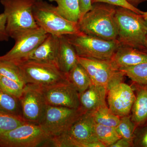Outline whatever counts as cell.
<instances>
[{
	"label": "cell",
	"mask_w": 147,
	"mask_h": 147,
	"mask_svg": "<svg viewBox=\"0 0 147 147\" xmlns=\"http://www.w3.org/2000/svg\"><path fill=\"white\" fill-rule=\"evenodd\" d=\"M116 8L115 6L105 3L93 4L91 9L78 22L80 31L105 40L117 39Z\"/></svg>",
	"instance_id": "obj_1"
},
{
	"label": "cell",
	"mask_w": 147,
	"mask_h": 147,
	"mask_svg": "<svg viewBox=\"0 0 147 147\" xmlns=\"http://www.w3.org/2000/svg\"><path fill=\"white\" fill-rule=\"evenodd\" d=\"M55 2L60 14L65 18L72 22L78 23L80 18L79 0H48Z\"/></svg>",
	"instance_id": "obj_21"
},
{
	"label": "cell",
	"mask_w": 147,
	"mask_h": 147,
	"mask_svg": "<svg viewBox=\"0 0 147 147\" xmlns=\"http://www.w3.org/2000/svg\"><path fill=\"white\" fill-rule=\"evenodd\" d=\"M0 113L23 119L19 98L0 90Z\"/></svg>",
	"instance_id": "obj_22"
},
{
	"label": "cell",
	"mask_w": 147,
	"mask_h": 147,
	"mask_svg": "<svg viewBox=\"0 0 147 147\" xmlns=\"http://www.w3.org/2000/svg\"><path fill=\"white\" fill-rule=\"evenodd\" d=\"M80 109L47 105L39 125L50 138L66 133L81 116Z\"/></svg>",
	"instance_id": "obj_7"
},
{
	"label": "cell",
	"mask_w": 147,
	"mask_h": 147,
	"mask_svg": "<svg viewBox=\"0 0 147 147\" xmlns=\"http://www.w3.org/2000/svg\"><path fill=\"white\" fill-rule=\"evenodd\" d=\"M39 124L26 123L0 136V147H35L50 139Z\"/></svg>",
	"instance_id": "obj_8"
},
{
	"label": "cell",
	"mask_w": 147,
	"mask_h": 147,
	"mask_svg": "<svg viewBox=\"0 0 147 147\" xmlns=\"http://www.w3.org/2000/svg\"><path fill=\"white\" fill-rule=\"evenodd\" d=\"M145 45L146 48V50L145 51V52H146V53H147V34L146 36V39H145Z\"/></svg>",
	"instance_id": "obj_37"
},
{
	"label": "cell",
	"mask_w": 147,
	"mask_h": 147,
	"mask_svg": "<svg viewBox=\"0 0 147 147\" xmlns=\"http://www.w3.org/2000/svg\"><path fill=\"white\" fill-rule=\"evenodd\" d=\"M107 94L109 108L112 113L120 117L130 115L136 98L130 86L121 82L109 89Z\"/></svg>",
	"instance_id": "obj_13"
},
{
	"label": "cell",
	"mask_w": 147,
	"mask_h": 147,
	"mask_svg": "<svg viewBox=\"0 0 147 147\" xmlns=\"http://www.w3.org/2000/svg\"><path fill=\"white\" fill-rule=\"evenodd\" d=\"M36 0H1L6 17V30L13 39L22 33L38 28L33 8Z\"/></svg>",
	"instance_id": "obj_4"
},
{
	"label": "cell",
	"mask_w": 147,
	"mask_h": 147,
	"mask_svg": "<svg viewBox=\"0 0 147 147\" xmlns=\"http://www.w3.org/2000/svg\"><path fill=\"white\" fill-rule=\"evenodd\" d=\"M115 20L118 29L117 40L121 45L145 52L147 21L142 14L128 9L117 7Z\"/></svg>",
	"instance_id": "obj_2"
},
{
	"label": "cell",
	"mask_w": 147,
	"mask_h": 147,
	"mask_svg": "<svg viewBox=\"0 0 147 147\" xmlns=\"http://www.w3.org/2000/svg\"><path fill=\"white\" fill-rule=\"evenodd\" d=\"M133 83L147 86V63L119 69Z\"/></svg>",
	"instance_id": "obj_23"
},
{
	"label": "cell",
	"mask_w": 147,
	"mask_h": 147,
	"mask_svg": "<svg viewBox=\"0 0 147 147\" xmlns=\"http://www.w3.org/2000/svg\"><path fill=\"white\" fill-rule=\"evenodd\" d=\"M26 123L21 118L0 113V136Z\"/></svg>",
	"instance_id": "obj_28"
},
{
	"label": "cell",
	"mask_w": 147,
	"mask_h": 147,
	"mask_svg": "<svg viewBox=\"0 0 147 147\" xmlns=\"http://www.w3.org/2000/svg\"><path fill=\"white\" fill-rule=\"evenodd\" d=\"M65 36L81 57L110 60L121 45L117 39L105 40L82 32Z\"/></svg>",
	"instance_id": "obj_6"
},
{
	"label": "cell",
	"mask_w": 147,
	"mask_h": 147,
	"mask_svg": "<svg viewBox=\"0 0 147 147\" xmlns=\"http://www.w3.org/2000/svg\"><path fill=\"white\" fill-rule=\"evenodd\" d=\"M78 62L85 69L92 83L104 86L108 90L116 84L123 82L125 76L121 71L116 69L110 60L81 57Z\"/></svg>",
	"instance_id": "obj_9"
},
{
	"label": "cell",
	"mask_w": 147,
	"mask_h": 147,
	"mask_svg": "<svg viewBox=\"0 0 147 147\" xmlns=\"http://www.w3.org/2000/svg\"><path fill=\"white\" fill-rule=\"evenodd\" d=\"M133 147L131 143L126 139L121 138L115 143L111 145L110 147Z\"/></svg>",
	"instance_id": "obj_34"
},
{
	"label": "cell",
	"mask_w": 147,
	"mask_h": 147,
	"mask_svg": "<svg viewBox=\"0 0 147 147\" xmlns=\"http://www.w3.org/2000/svg\"><path fill=\"white\" fill-rule=\"evenodd\" d=\"M117 69L147 63V53L139 49L121 45L110 60Z\"/></svg>",
	"instance_id": "obj_17"
},
{
	"label": "cell",
	"mask_w": 147,
	"mask_h": 147,
	"mask_svg": "<svg viewBox=\"0 0 147 147\" xmlns=\"http://www.w3.org/2000/svg\"><path fill=\"white\" fill-rule=\"evenodd\" d=\"M78 56L65 35L59 36L57 64L61 71L67 74L79 63Z\"/></svg>",
	"instance_id": "obj_19"
},
{
	"label": "cell",
	"mask_w": 147,
	"mask_h": 147,
	"mask_svg": "<svg viewBox=\"0 0 147 147\" xmlns=\"http://www.w3.org/2000/svg\"><path fill=\"white\" fill-rule=\"evenodd\" d=\"M33 13L38 26L47 33L57 36L82 33L78 23L69 21L60 14L57 6L43 0H36Z\"/></svg>",
	"instance_id": "obj_3"
},
{
	"label": "cell",
	"mask_w": 147,
	"mask_h": 147,
	"mask_svg": "<svg viewBox=\"0 0 147 147\" xmlns=\"http://www.w3.org/2000/svg\"><path fill=\"white\" fill-rule=\"evenodd\" d=\"M9 36L6 30V17L4 13L0 14V41H7Z\"/></svg>",
	"instance_id": "obj_32"
},
{
	"label": "cell",
	"mask_w": 147,
	"mask_h": 147,
	"mask_svg": "<svg viewBox=\"0 0 147 147\" xmlns=\"http://www.w3.org/2000/svg\"><path fill=\"white\" fill-rule=\"evenodd\" d=\"M90 113L96 123L98 124L116 127L120 121V117L112 113L107 106Z\"/></svg>",
	"instance_id": "obj_24"
},
{
	"label": "cell",
	"mask_w": 147,
	"mask_h": 147,
	"mask_svg": "<svg viewBox=\"0 0 147 147\" xmlns=\"http://www.w3.org/2000/svg\"><path fill=\"white\" fill-rule=\"evenodd\" d=\"M66 75L68 81L73 84L79 94L86 91L92 84L86 70L79 63Z\"/></svg>",
	"instance_id": "obj_20"
},
{
	"label": "cell",
	"mask_w": 147,
	"mask_h": 147,
	"mask_svg": "<svg viewBox=\"0 0 147 147\" xmlns=\"http://www.w3.org/2000/svg\"><path fill=\"white\" fill-rule=\"evenodd\" d=\"M116 128L121 138L126 139L133 146V140L136 127L131 120L130 115L121 117L119 123Z\"/></svg>",
	"instance_id": "obj_27"
},
{
	"label": "cell",
	"mask_w": 147,
	"mask_h": 147,
	"mask_svg": "<svg viewBox=\"0 0 147 147\" xmlns=\"http://www.w3.org/2000/svg\"><path fill=\"white\" fill-rule=\"evenodd\" d=\"M0 74L18 82L24 87L27 85L21 69L12 61L0 59Z\"/></svg>",
	"instance_id": "obj_25"
},
{
	"label": "cell",
	"mask_w": 147,
	"mask_h": 147,
	"mask_svg": "<svg viewBox=\"0 0 147 147\" xmlns=\"http://www.w3.org/2000/svg\"><path fill=\"white\" fill-rule=\"evenodd\" d=\"M19 99L24 120L39 124L47 105L41 88L36 85L27 84Z\"/></svg>",
	"instance_id": "obj_10"
},
{
	"label": "cell",
	"mask_w": 147,
	"mask_h": 147,
	"mask_svg": "<svg viewBox=\"0 0 147 147\" xmlns=\"http://www.w3.org/2000/svg\"><path fill=\"white\" fill-rule=\"evenodd\" d=\"M107 93L108 90L105 86L92 84L86 91L79 94V109L85 113L93 112L107 106Z\"/></svg>",
	"instance_id": "obj_15"
},
{
	"label": "cell",
	"mask_w": 147,
	"mask_h": 147,
	"mask_svg": "<svg viewBox=\"0 0 147 147\" xmlns=\"http://www.w3.org/2000/svg\"><path fill=\"white\" fill-rule=\"evenodd\" d=\"M95 132L98 141L105 147H110L121 138L116 130V127L105 126L96 123Z\"/></svg>",
	"instance_id": "obj_26"
},
{
	"label": "cell",
	"mask_w": 147,
	"mask_h": 147,
	"mask_svg": "<svg viewBox=\"0 0 147 147\" xmlns=\"http://www.w3.org/2000/svg\"><path fill=\"white\" fill-rule=\"evenodd\" d=\"M79 1L81 19L87 12L91 9L92 4L91 0H79Z\"/></svg>",
	"instance_id": "obj_33"
},
{
	"label": "cell",
	"mask_w": 147,
	"mask_h": 147,
	"mask_svg": "<svg viewBox=\"0 0 147 147\" xmlns=\"http://www.w3.org/2000/svg\"><path fill=\"white\" fill-rule=\"evenodd\" d=\"M142 15L144 16V18H145V19L147 21V11H143V14H142Z\"/></svg>",
	"instance_id": "obj_36"
},
{
	"label": "cell",
	"mask_w": 147,
	"mask_h": 147,
	"mask_svg": "<svg viewBox=\"0 0 147 147\" xmlns=\"http://www.w3.org/2000/svg\"><path fill=\"white\" fill-rule=\"evenodd\" d=\"M13 62L21 69L26 84L46 88L68 80L56 64L33 60Z\"/></svg>",
	"instance_id": "obj_5"
},
{
	"label": "cell",
	"mask_w": 147,
	"mask_h": 147,
	"mask_svg": "<svg viewBox=\"0 0 147 147\" xmlns=\"http://www.w3.org/2000/svg\"><path fill=\"white\" fill-rule=\"evenodd\" d=\"M41 88L47 105L76 109L80 108L79 92L68 80Z\"/></svg>",
	"instance_id": "obj_12"
},
{
	"label": "cell",
	"mask_w": 147,
	"mask_h": 147,
	"mask_svg": "<svg viewBox=\"0 0 147 147\" xmlns=\"http://www.w3.org/2000/svg\"><path fill=\"white\" fill-rule=\"evenodd\" d=\"M59 45V37L48 34L44 40L23 60L38 61L57 65Z\"/></svg>",
	"instance_id": "obj_16"
},
{
	"label": "cell",
	"mask_w": 147,
	"mask_h": 147,
	"mask_svg": "<svg viewBox=\"0 0 147 147\" xmlns=\"http://www.w3.org/2000/svg\"><path fill=\"white\" fill-rule=\"evenodd\" d=\"M133 144V147H147V124L136 128Z\"/></svg>",
	"instance_id": "obj_30"
},
{
	"label": "cell",
	"mask_w": 147,
	"mask_h": 147,
	"mask_svg": "<svg viewBox=\"0 0 147 147\" xmlns=\"http://www.w3.org/2000/svg\"><path fill=\"white\" fill-rule=\"evenodd\" d=\"M95 122L90 112L83 113L67 133L83 147H105L95 132Z\"/></svg>",
	"instance_id": "obj_14"
},
{
	"label": "cell",
	"mask_w": 147,
	"mask_h": 147,
	"mask_svg": "<svg viewBox=\"0 0 147 147\" xmlns=\"http://www.w3.org/2000/svg\"><path fill=\"white\" fill-rule=\"evenodd\" d=\"M48 34L40 27L22 33L14 38L15 42L13 47L5 55L0 56V59L13 61L24 60Z\"/></svg>",
	"instance_id": "obj_11"
},
{
	"label": "cell",
	"mask_w": 147,
	"mask_h": 147,
	"mask_svg": "<svg viewBox=\"0 0 147 147\" xmlns=\"http://www.w3.org/2000/svg\"><path fill=\"white\" fill-rule=\"evenodd\" d=\"M91 3L92 4L97 3H105L116 7L128 9L138 14H142L143 13V11L130 5L125 0H91Z\"/></svg>",
	"instance_id": "obj_31"
},
{
	"label": "cell",
	"mask_w": 147,
	"mask_h": 147,
	"mask_svg": "<svg viewBox=\"0 0 147 147\" xmlns=\"http://www.w3.org/2000/svg\"><path fill=\"white\" fill-rule=\"evenodd\" d=\"M25 87L18 82L0 74V90L20 98Z\"/></svg>",
	"instance_id": "obj_29"
},
{
	"label": "cell",
	"mask_w": 147,
	"mask_h": 147,
	"mask_svg": "<svg viewBox=\"0 0 147 147\" xmlns=\"http://www.w3.org/2000/svg\"><path fill=\"white\" fill-rule=\"evenodd\" d=\"M133 84L136 91V98L130 116L137 128L147 124V86Z\"/></svg>",
	"instance_id": "obj_18"
},
{
	"label": "cell",
	"mask_w": 147,
	"mask_h": 147,
	"mask_svg": "<svg viewBox=\"0 0 147 147\" xmlns=\"http://www.w3.org/2000/svg\"><path fill=\"white\" fill-rule=\"evenodd\" d=\"M125 1L130 5L137 8V7L139 4L147 1V0H125Z\"/></svg>",
	"instance_id": "obj_35"
}]
</instances>
